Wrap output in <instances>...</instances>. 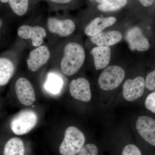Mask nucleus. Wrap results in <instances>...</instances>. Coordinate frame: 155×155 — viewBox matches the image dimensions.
<instances>
[{
    "label": "nucleus",
    "mask_w": 155,
    "mask_h": 155,
    "mask_svg": "<svg viewBox=\"0 0 155 155\" xmlns=\"http://www.w3.org/2000/svg\"><path fill=\"white\" fill-rule=\"evenodd\" d=\"M85 60V53L83 47L77 43H68L64 47V56L61 63V70L67 76L74 75L82 67Z\"/></svg>",
    "instance_id": "nucleus-1"
},
{
    "label": "nucleus",
    "mask_w": 155,
    "mask_h": 155,
    "mask_svg": "<svg viewBox=\"0 0 155 155\" xmlns=\"http://www.w3.org/2000/svg\"><path fill=\"white\" fill-rule=\"evenodd\" d=\"M85 141L84 134L77 127L70 126L65 132L59 151L62 155H76L83 148Z\"/></svg>",
    "instance_id": "nucleus-2"
},
{
    "label": "nucleus",
    "mask_w": 155,
    "mask_h": 155,
    "mask_svg": "<svg viewBox=\"0 0 155 155\" xmlns=\"http://www.w3.org/2000/svg\"><path fill=\"white\" fill-rule=\"evenodd\" d=\"M125 76V71L122 67L117 65L108 66L100 74L98 84L105 91L113 90L122 84Z\"/></svg>",
    "instance_id": "nucleus-3"
},
{
    "label": "nucleus",
    "mask_w": 155,
    "mask_h": 155,
    "mask_svg": "<svg viewBox=\"0 0 155 155\" xmlns=\"http://www.w3.org/2000/svg\"><path fill=\"white\" fill-rule=\"evenodd\" d=\"M37 116L31 110L20 111L13 118L11 122V130L15 134L21 135L28 133L36 125Z\"/></svg>",
    "instance_id": "nucleus-4"
},
{
    "label": "nucleus",
    "mask_w": 155,
    "mask_h": 155,
    "mask_svg": "<svg viewBox=\"0 0 155 155\" xmlns=\"http://www.w3.org/2000/svg\"><path fill=\"white\" fill-rule=\"evenodd\" d=\"M146 87L145 79L141 76L125 81L122 87V95L126 101L132 102L143 94Z\"/></svg>",
    "instance_id": "nucleus-5"
},
{
    "label": "nucleus",
    "mask_w": 155,
    "mask_h": 155,
    "mask_svg": "<svg viewBox=\"0 0 155 155\" xmlns=\"http://www.w3.org/2000/svg\"><path fill=\"white\" fill-rule=\"evenodd\" d=\"M125 38L131 51L143 52L150 48L148 40L138 26L132 27L127 31Z\"/></svg>",
    "instance_id": "nucleus-6"
},
{
    "label": "nucleus",
    "mask_w": 155,
    "mask_h": 155,
    "mask_svg": "<svg viewBox=\"0 0 155 155\" xmlns=\"http://www.w3.org/2000/svg\"><path fill=\"white\" fill-rule=\"evenodd\" d=\"M15 89L18 100L24 105H31L35 101V92L33 86L26 78H19L15 84Z\"/></svg>",
    "instance_id": "nucleus-7"
},
{
    "label": "nucleus",
    "mask_w": 155,
    "mask_h": 155,
    "mask_svg": "<svg viewBox=\"0 0 155 155\" xmlns=\"http://www.w3.org/2000/svg\"><path fill=\"white\" fill-rule=\"evenodd\" d=\"M69 92L75 99L88 102L91 98L90 84L84 78L73 79L69 84Z\"/></svg>",
    "instance_id": "nucleus-8"
},
{
    "label": "nucleus",
    "mask_w": 155,
    "mask_h": 155,
    "mask_svg": "<svg viewBox=\"0 0 155 155\" xmlns=\"http://www.w3.org/2000/svg\"><path fill=\"white\" fill-rule=\"evenodd\" d=\"M137 130L143 139L155 146V120L147 116H140L136 122Z\"/></svg>",
    "instance_id": "nucleus-9"
},
{
    "label": "nucleus",
    "mask_w": 155,
    "mask_h": 155,
    "mask_svg": "<svg viewBox=\"0 0 155 155\" xmlns=\"http://www.w3.org/2000/svg\"><path fill=\"white\" fill-rule=\"evenodd\" d=\"M17 33L20 38L24 39H31L32 45L35 48L41 46L47 36L45 28L39 26L22 25L18 28Z\"/></svg>",
    "instance_id": "nucleus-10"
},
{
    "label": "nucleus",
    "mask_w": 155,
    "mask_h": 155,
    "mask_svg": "<svg viewBox=\"0 0 155 155\" xmlns=\"http://www.w3.org/2000/svg\"><path fill=\"white\" fill-rule=\"evenodd\" d=\"M50 58V51L47 47L41 45L36 48L30 52L27 59L28 69L31 72H36L47 63Z\"/></svg>",
    "instance_id": "nucleus-11"
},
{
    "label": "nucleus",
    "mask_w": 155,
    "mask_h": 155,
    "mask_svg": "<svg viewBox=\"0 0 155 155\" xmlns=\"http://www.w3.org/2000/svg\"><path fill=\"white\" fill-rule=\"evenodd\" d=\"M47 27L50 32L61 37L69 36L75 29V23L71 19H59L55 17L48 19Z\"/></svg>",
    "instance_id": "nucleus-12"
},
{
    "label": "nucleus",
    "mask_w": 155,
    "mask_h": 155,
    "mask_svg": "<svg viewBox=\"0 0 155 155\" xmlns=\"http://www.w3.org/2000/svg\"><path fill=\"white\" fill-rule=\"evenodd\" d=\"M117 21L114 17H98L89 22L84 28V33L87 36L92 37L97 35L106 28L112 26Z\"/></svg>",
    "instance_id": "nucleus-13"
},
{
    "label": "nucleus",
    "mask_w": 155,
    "mask_h": 155,
    "mask_svg": "<svg viewBox=\"0 0 155 155\" xmlns=\"http://www.w3.org/2000/svg\"><path fill=\"white\" fill-rule=\"evenodd\" d=\"M122 38L121 32L117 30H112L102 32L91 37L90 40L92 43L96 45L97 46L110 47L121 41Z\"/></svg>",
    "instance_id": "nucleus-14"
},
{
    "label": "nucleus",
    "mask_w": 155,
    "mask_h": 155,
    "mask_svg": "<svg viewBox=\"0 0 155 155\" xmlns=\"http://www.w3.org/2000/svg\"><path fill=\"white\" fill-rule=\"evenodd\" d=\"M94 61V67L97 70L108 67L110 61L111 51L110 47L97 46L91 51Z\"/></svg>",
    "instance_id": "nucleus-15"
},
{
    "label": "nucleus",
    "mask_w": 155,
    "mask_h": 155,
    "mask_svg": "<svg viewBox=\"0 0 155 155\" xmlns=\"http://www.w3.org/2000/svg\"><path fill=\"white\" fill-rule=\"evenodd\" d=\"M15 67L13 62L8 58L0 59V85H6L13 76Z\"/></svg>",
    "instance_id": "nucleus-16"
},
{
    "label": "nucleus",
    "mask_w": 155,
    "mask_h": 155,
    "mask_svg": "<svg viewBox=\"0 0 155 155\" xmlns=\"http://www.w3.org/2000/svg\"><path fill=\"white\" fill-rule=\"evenodd\" d=\"M25 148L20 139L14 137L7 142L5 146L4 155H24Z\"/></svg>",
    "instance_id": "nucleus-17"
},
{
    "label": "nucleus",
    "mask_w": 155,
    "mask_h": 155,
    "mask_svg": "<svg viewBox=\"0 0 155 155\" xmlns=\"http://www.w3.org/2000/svg\"><path fill=\"white\" fill-rule=\"evenodd\" d=\"M127 0H108L97 6L99 11L102 12H112L119 10L127 4Z\"/></svg>",
    "instance_id": "nucleus-18"
},
{
    "label": "nucleus",
    "mask_w": 155,
    "mask_h": 155,
    "mask_svg": "<svg viewBox=\"0 0 155 155\" xmlns=\"http://www.w3.org/2000/svg\"><path fill=\"white\" fill-rule=\"evenodd\" d=\"M9 4L15 14L22 16L28 11V0H9Z\"/></svg>",
    "instance_id": "nucleus-19"
},
{
    "label": "nucleus",
    "mask_w": 155,
    "mask_h": 155,
    "mask_svg": "<svg viewBox=\"0 0 155 155\" xmlns=\"http://www.w3.org/2000/svg\"><path fill=\"white\" fill-rule=\"evenodd\" d=\"M62 85V79L58 75L52 74L49 76L45 87L50 92L56 94L60 91Z\"/></svg>",
    "instance_id": "nucleus-20"
},
{
    "label": "nucleus",
    "mask_w": 155,
    "mask_h": 155,
    "mask_svg": "<svg viewBox=\"0 0 155 155\" xmlns=\"http://www.w3.org/2000/svg\"><path fill=\"white\" fill-rule=\"evenodd\" d=\"M98 150L95 145L87 144L83 147L77 155H98Z\"/></svg>",
    "instance_id": "nucleus-21"
},
{
    "label": "nucleus",
    "mask_w": 155,
    "mask_h": 155,
    "mask_svg": "<svg viewBox=\"0 0 155 155\" xmlns=\"http://www.w3.org/2000/svg\"><path fill=\"white\" fill-rule=\"evenodd\" d=\"M145 106L149 110L155 114V91L150 94L147 97Z\"/></svg>",
    "instance_id": "nucleus-22"
},
{
    "label": "nucleus",
    "mask_w": 155,
    "mask_h": 155,
    "mask_svg": "<svg viewBox=\"0 0 155 155\" xmlns=\"http://www.w3.org/2000/svg\"><path fill=\"white\" fill-rule=\"evenodd\" d=\"M122 155H142V154L137 147L134 144H128L123 149Z\"/></svg>",
    "instance_id": "nucleus-23"
},
{
    "label": "nucleus",
    "mask_w": 155,
    "mask_h": 155,
    "mask_svg": "<svg viewBox=\"0 0 155 155\" xmlns=\"http://www.w3.org/2000/svg\"><path fill=\"white\" fill-rule=\"evenodd\" d=\"M146 87L150 91L155 90V70L150 72L145 79Z\"/></svg>",
    "instance_id": "nucleus-24"
},
{
    "label": "nucleus",
    "mask_w": 155,
    "mask_h": 155,
    "mask_svg": "<svg viewBox=\"0 0 155 155\" xmlns=\"http://www.w3.org/2000/svg\"><path fill=\"white\" fill-rule=\"evenodd\" d=\"M138 1L143 6L148 7L151 6L155 0H138Z\"/></svg>",
    "instance_id": "nucleus-25"
},
{
    "label": "nucleus",
    "mask_w": 155,
    "mask_h": 155,
    "mask_svg": "<svg viewBox=\"0 0 155 155\" xmlns=\"http://www.w3.org/2000/svg\"><path fill=\"white\" fill-rule=\"evenodd\" d=\"M53 2L58 3V4H65L69 3L72 1V0H50Z\"/></svg>",
    "instance_id": "nucleus-26"
},
{
    "label": "nucleus",
    "mask_w": 155,
    "mask_h": 155,
    "mask_svg": "<svg viewBox=\"0 0 155 155\" xmlns=\"http://www.w3.org/2000/svg\"><path fill=\"white\" fill-rule=\"evenodd\" d=\"M94 1H96L97 2L100 3V4H101L107 1L108 0H94Z\"/></svg>",
    "instance_id": "nucleus-27"
},
{
    "label": "nucleus",
    "mask_w": 155,
    "mask_h": 155,
    "mask_svg": "<svg viewBox=\"0 0 155 155\" xmlns=\"http://www.w3.org/2000/svg\"><path fill=\"white\" fill-rule=\"evenodd\" d=\"M9 0H1V2L3 3H6L9 2Z\"/></svg>",
    "instance_id": "nucleus-28"
},
{
    "label": "nucleus",
    "mask_w": 155,
    "mask_h": 155,
    "mask_svg": "<svg viewBox=\"0 0 155 155\" xmlns=\"http://www.w3.org/2000/svg\"><path fill=\"white\" fill-rule=\"evenodd\" d=\"M2 19H1V27H2Z\"/></svg>",
    "instance_id": "nucleus-29"
}]
</instances>
